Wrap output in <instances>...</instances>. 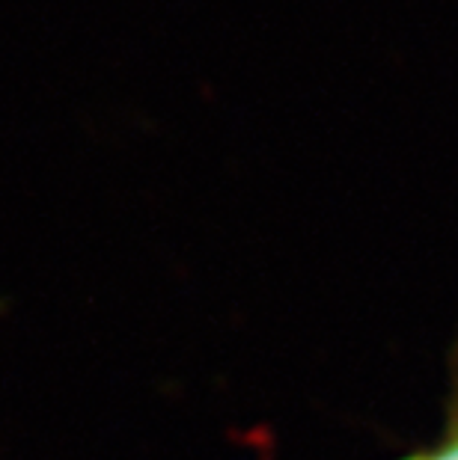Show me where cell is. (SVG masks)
<instances>
[{"label": "cell", "mask_w": 458, "mask_h": 460, "mask_svg": "<svg viewBox=\"0 0 458 460\" xmlns=\"http://www.w3.org/2000/svg\"><path fill=\"white\" fill-rule=\"evenodd\" d=\"M411 460H458V413L453 419V425L446 428V434L428 452L414 455Z\"/></svg>", "instance_id": "6da1fadb"}]
</instances>
